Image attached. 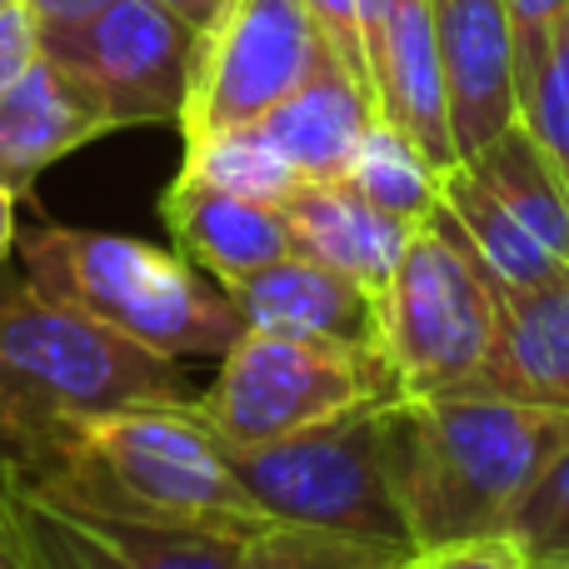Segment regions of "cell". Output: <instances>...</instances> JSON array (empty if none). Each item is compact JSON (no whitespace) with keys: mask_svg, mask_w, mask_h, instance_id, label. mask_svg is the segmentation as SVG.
I'll use <instances>...</instances> for the list:
<instances>
[{"mask_svg":"<svg viewBox=\"0 0 569 569\" xmlns=\"http://www.w3.org/2000/svg\"><path fill=\"white\" fill-rule=\"evenodd\" d=\"M565 445L569 415L500 395H400L385 405L390 485L420 555L510 535Z\"/></svg>","mask_w":569,"mask_h":569,"instance_id":"1","label":"cell"},{"mask_svg":"<svg viewBox=\"0 0 569 569\" xmlns=\"http://www.w3.org/2000/svg\"><path fill=\"white\" fill-rule=\"evenodd\" d=\"M26 475L76 510L136 525L216 535H256L270 525L196 400L126 405L80 420L30 455Z\"/></svg>","mask_w":569,"mask_h":569,"instance_id":"2","label":"cell"},{"mask_svg":"<svg viewBox=\"0 0 569 569\" xmlns=\"http://www.w3.org/2000/svg\"><path fill=\"white\" fill-rule=\"evenodd\" d=\"M156 400H196L176 355L90 320L26 270H0V450L10 460L26 465L80 420Z\"/></svg>","mask_w":569,"mask_h":569,"instance_id":"3","label":"cell"},{"mask_svg":"<svg viewBox=\"0 0 569 569\" xmlns=\"http://www.w3.org/2000/svg\"><path fill=\"white\" fill-rule=\"evenodd\" d=\"M26 280L46 295L86 310L90 320L130 335L160 355H226L246 335L236 300L220 280L200 276L180 250H156L146 240L110 230L40 226L16 240Z\"/></svg>","mask_w":569,"mask_h":569,"instance_id":"4","label":"cell"},{"mask_svg":"<svg viewBox=\"0 0 569 569\" xmlns=\"http://www.w3.org/2000/svg\"><path fill=\"white\" fill-rule=\"evenodd\" d=\"M400 395V375L380 345L246 330L220 355V375L196 395V410L230 450H250Z\"/></svg>","mask_w":569,"mask_h":569,"instance_id":"5","label":"cell"},{"mask_svg":"<svg viewBox=\"0 0 569 569\" xmlns=\"http://www.w3.org/2000/svg\"><path fill=\"white\" fill-rule=\"evenodd\" d=\"M505 284L435 210L380 290V345L405 395L475 390L495 350Z\"/></svg>","mask_w":569,"mask_h":569,"instance_id":"6","label":"cell"},{"mask_svg":"<svg viewBox=\"0 0 569 569\" xmlns=\"http://www.w3.org/2000/svg\"><path fill=\"white\" fill-rule=\"evenodd\" d=\"M226 455L270 525H320V530L410 545L385 455V405L350 410L340 420L250 450L226 445Z\"/></svg>","mask_w":569,"mask_h":569,"instance_id":"7","label":"cell"},{"mask_svg":"<svg viewBox=\"0 0 569 569\" xmlns=\"http://www.w3.org/2000/svg\"><path fill=\"white\" fill-rule=\"evenodd\" d=\"M335 56L305 0H226L196 40L190 96L180 110L186 146L246 130L305 86Z\"/></svg>","mask_w":569,"mask_h":569,"instance_id":"8","label":"cell"},{"mask_svg":"<svg viewBox=\"0 0 569 569\" xmlns=\"http://www.w3.org/2000/svg\"><path fill=\"white\" fill-rule=\"evenodd\" d=\"M200 30L166 0H110L90 20L40 30V50L96 96L116 130L180 126Z\"/></svg>","mask_w":569,"mask_h":569,"instance_id":"9","label":"cell"},{"mask_svg":"<svg viewBox=\"0 0 569 569\" xmlns=\"http://www.w3.org/2000/svg\"><path fill=\"white\" fill-rule=\"evenodd\" d=\"M430 10L450 100V136L460 160H470L525 120L510 10L505 0H430Z\"/></svg>","mask_w":569,"mask_h":569,"instance_id":"10","label":"cell"},{"mask_svg":"<svg viewBox=\"0 0 569 569\" xmlns=\"http://www.w3.org/2000/svg\"><path fill=\"white\" fill-rule=\"evenodd\" d=\"M370 90L385 126L400 130L435 170L460 166L430 0H400L390 10L385 30L370 40Z\"/></svg>","mask_w":569,"mask_h":569,"instance_id":"11","label":"cell"},{"mask_svg":"<svg viewBox=\"0 0 569 569\" xmlns=\"http://www.w3.org/2000/svg\"><path fill=\"white\" fill-rule=\"evenodd\" d=\"M246 330L315 335V340L380 345V295L315 256H284L256 276L226 284ZM385 350V345H380Z\"/></svg>","mask_w":569,"mask_h":569,"instance_id":"12","label":"cell"},{"mask_svg":"<svg viewBox=\"0 0 569 569\" xmlns=\"http://www.w3.org/2000/svg\"><path fill=\"white\" fill-rule=\"evenodd\" d=\"M160 210H166V226L176 236L180 256L196 260L220 284H236L300 250L284 206L236 196V190L206 186V180L176 176Z\"/></svg>","mask_w":569,"mask_h":569,"instance_id":"13","label":"cell"},{"mask_svg":"<svg viewBox=\"0 0 569 569\" xmlns=\"http://www.w3.org/2000/svg\"><path fill=\"white\" fill-rule=\"evenodd\" d=\"M110 130L116 126L96 106V96L40 50L36 66L0 96V180L26 196L56 160Z\"/></svg>","mask_w":569,"mask_h":569,"instance_id":"14","label":"cell"},{"mask_svg":"<svg viewBox=\"0 0 569 569\" xmlns=\"http://www.w3.org/2000/svg\"><path fill=\"white\" fill-rule=\"evenodd\" d=\"M375 120L380 110H375L370 86L340 56H325V66L250 130L300 180H340Z\"/></svg>","mask_w":569,"mask_h":569,"instance_id":"15","label":"cell"},{"mask_svg":"<svg viewBox=\"0 0 569 569\" xmlns=\"http://www.w3.org/2000/svg\"><path fill=\"white\" fill-rule=\"evenodd\" d=\"M475 390L569 415V270L505 290L500 335Z\"/></svg>","mask_w":569,"mask_h":569,"instance_id":"16","label":"cell"},{"mask_svg":"<svg viewBox=\"0 0 569 569\" xmlns=\"http://www.w3.org/2000/svg\"><path fill=\"white\" fill-rule=\"evenodd\" d=\"M284 216H290L300 256H315L325 266L345 270V276L360 280L375 295L390 284L405 246L420 230L410 220L390 216V210L370 206L345 180H300L284 196Z\"/></svg>","mask_w":569,"mask_h":569,"instance_id":"17","label":"cell"},{"mask_svg":"<svg viewBox=\"0 0 569 569\" xmlns=\"http://www.w3.org/2000/svg\"><path fill=\"white\" fill-rule=\"evenodd\" d=\"M50 495V490H46ZM56 520L76 540L90 569H240L250 535H216V530H170V525H136L116 515L76 510L56 500Z\"/></svg>","mask_w":569,"mask_h":569,"instance_id":"18","label":"cell"},{"mask_svg":"<svg viewBox=\"0 0 569 569\" xmlns=\"http://www.w3.org/2000/svg\"><path fill=\"white\" fill-rule=\"evenodd\" d=\"M440 216L470 240V250L495 270L505 290H525V284L569 270L525 220H515V210L470 166H455L440 176Z\"/></svg>","mask_w":569,"mask_h":569,"instance_id":"19","label":"cell"},{"mask_svg":"<svg viewBox=\"0 0 569 569\" xmlns=\"http://www.w3.org/2000/svg\"><path fill=\"white\" fill-rule=\"evenodd\" d=\"M460 166H470L515 210V220H525L569 266V180L525 120L505 130L495 146H485L480 156L460 160Z\"/></svg>","mask_w":569,"mask_h":569,"instance_id":"20","label":"cell"},{"mask_svg":"<svg viewBox=\"0 0 569 569\" xmlns=\"http://www.w3.org/2000/svg\"><path fill=\"white\" fill-rule=\"evenodd\" d=\"M440 176L445 170H435L400 130L375 120L340 180L350 190H360L370 206L390 210V216L410 220V226H425L440 210Z\"/></svg>","mask_w":569,"mask_h":569,"instance_id":"21","label":"cell"},{"mask_svg":"<svg viewBox=\"0 0 569 569\" xmlns=\"http://www.w3.org/2000/svg\"><path fill=\"white\" fill-rule=\"evenodd\" d=\"M410 545L370 535L320 530V525H266L246 540L240 569H415Z\"/></svg>","mask_w":569,"mask_h":569,"instance_id":"22","label":"cell"},{"mask_svg":"<svg viewBox=\"0 0 569 569\" xmlns=\"http://www.w3.org/2000/svg\"><path fill=\"white\" fill-rule=\"evenodd\" d=\"M180 176L206 180V186H220V190H236V196H250V200H270V206H284V196L300 186V176H295L250 126L186 146Z\"/></svg>","mask_w":569,"mask_h":569,"instance_id":"23","label":"cell"},{"mask_svg":"<svg viewBox=\"0 0 569 569\" xmlns=\"http://www.w3.org/2000/svg\"><path fill=\"white\" fill-rule=\"evenodd\" d=\"M525 126L545 140V150H550L555 166L569 180V6L555 20L545 60L535 70V86L525 96Z\"/></svg>","mask_w":569,"mask_h":569,"instance_id":"24","label":"cell"},{"mask_svg":"<svg viewBox=\"0 0 569 569\" xmlns=\"http://www.w3.org/2000/svg\"><path fill=\"white\" fill-rule=\"evenodd\" d=\"M510 540H520L540 560L569 565V445L555 455V465L540 475V485L525 495L520 515L510 525Z\"/></svg>","mask_w":569,"mask_h":569,"instance_id":"25","label":"cell"},{"mask_svg":"<svg viewBox=\"0 0 569 569\" xmlns=\"http://www.w3.org/2000/svg\"><path fill=\"white\" fill-rule=\"evenodd\" d=\"M565 6L569 0H505L510 30H515V66H520V110H525V96H530V86H535V70H540L550 30Z\"/></svg>","mask_w":569,"mask_h":569,"instance_id":"26","label":"cell"},{"mask_svg":"<svg viewBox=\"0 0 569 569\" xmlns=\"http://www.w3.org/2000/svg\"><path fill=\"white\" fill-rule=\"evenodd\" d=\"M415 569H569V565L540 560L520 540L495 535V540H465V545H450V550H430L415 560Z\"/></svg>","mask_w":569,"mask_h":569,"instance_id":"27","label":"cell"},{"mask_svg":"<svg viewBox=\"0 0 569 569\" xmlns=\"http://www.w3.org/2000/svg\"><path fill=\"white\" fill-rule=\"evenodd\" d=\"M320 26V36L330 40V50L370 86V60H365V30H360V0H305ZM375 96V90H370Z\"/></svg>","mask_w":569,"mask_h":569,"instance_id":"28","label":"cell"},{"mask_svg":"<svg viewBox=\"0 0 569 569\" xmlns=\"http://www.w3.org/2000/svg\"><path fill=\"white\" fill-rule=\"evenodd\" d=\"M36 60H40V20L30 16L26 0H16V6L0 10V96H6Z\"/></svg>","mask_w":569,"mask_h":569,"instance_id":"29","label":"cell"},{"mask_svg":"<svg viewBox=\"0 0 569 569\" xmlns=\"http://www.w3.org/2000/svg\"><path fill=\"white\" fill-rule=\"evenodd\" d=\"M30 16L40 20V30H66V26H80L90 20L96 10H106L110 0H26Z\"/></svg>","mask_w":569,"mask_h":569,"instance_id":"30","label":"cell"},{"mask_svg":"<svg viewBox=\"0 0 569 569\" xmlns=\"http://www.w3.org/2000/svg\"><path fill=\"white\" fill-rule=\"evenodd\" d=\"M16 190L0 180V270L10 266V250H16V240H20V230H16Z\"/></svg>","mask_w":569,"mask_h":569,"instance_id":"31","label":"cell"},{"mask_svg":"<svg viewBox=\"0 0 569 569\" xmlns=\"http://www.w3.org/2000/svg\"><path fill=\"white\" fill-rule=\"evenodd\" d=\"M166 6L176 10V16H186L196 30H206L210 20H216L220 10H226V0H166Z\"/></svg>","mask_w":569,"mask_h":569,"instance_id":"32","label":"cell"},{"mask_svg":"<svg viewBox=\"0 0 569 569\" xmlns=\"http://www.w3.org/2000/svg\"><path fill=\"white\" fill-rule=\"evenodd\" d=\"M6 6H16V0H0V10H6Z\"/></svg>","mask_w":569,"mask_h":569,"instance_id":"33","label":"cell"}]
</instances>
